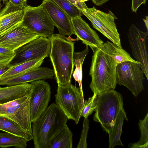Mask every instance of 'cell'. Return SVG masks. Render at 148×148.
<instances>
[{
    "label": "cell",
    "mask_w": 148,
    "mask_h": 148,
    "mask_svg": "<svg viewBox=\"0 0 148 148\" xmlns=\"http://www.w3.org/2000/svg\"><path fill=\"white\" fill-rule=\"evenodd\" d=\"M92 51L89 71L91 77L89 87L91 90L98 95L114 89L117 84L116 66L112 56L113 49L111 42L107 41Z\"/></svg>",
    "instance_id": "obj_1"
},
{
    "label": "cell",
    "mask_w": 148,
    "mask_h": 148,
    "mask_svg": "<svg viewBox=\"0 0 148 148\" xmlns=\"http://www.w3.org/2000/svg\"><path fill=\"white\" fill-rule=\"evenodd\" d=\"M49 38L51 43L49 57L56 82L58 85L71 84L74 66L75 42L59 34H53Z\"/></svg>",
    "instance_id": "obj_2"
},
{
    "label": "cell",
    "mask_w": 148,
    "mask_h": 148,
    "mask_svg": "<svg viewBox=\"0 0 148 148\" xmlns=\"http://www.w3.org/2000/svg\"><path fill=\"white\" fill-rule=\"evenodd\" d=\"M67 118L56 103H53L32 123V135L35 148H48L53 135L66 125Z\"/></svg>",
    "instance_id": "obj_3"
},
{
    "label": "cell",
    "mask_w": 148,
    "mask_h": 148,
    "mask_svg": "<svg viewBox=\"0 0 148 148\" xmlns=\"http://www.w3.org/2000/svg\"><path fill=\"white\" fill-rule=\"evenodd\" d=\"M96 105L93 120L99 123L108 133L114 126L119 112L123 108L122 96L114 89L110 90L97 95Z\"/></svg>",
    "instance_id": "obj_4"
},
{
    "label": "cell",
    "mask_w": 148,
    "mask_h": 148,
    "mask_svg": "<svg viewBox=\"0 0 148 148\" xmlns=\"http://www.w3.org/2000/svg\"><path fill=\"white\" fill-rule=\"evenodd\" d=\"M55 95L56 104L69 119L78 123L81 117L84 101L79 87L71 83L58 85Z\"/></svg>",
    "instance_id": "obj_5"
},
{
    "label": "cell",
    "mask_w": 148,
    "mask_h": 148,
    "mask_svg": "<svg viewBox=\"0 0 148 148\" xmlns=\"http://www.w3.org/2000/svg\"><path fill=\"white\" fill-rule=\"evenodd\" d=\"M83 15L90 21L93 27L102 33L112 42L121 47L120 35L115 20L117 19L110 10L106 12L97 9L94 6L87 7L82 10Z\"/></svg>",
    "instance_id": "obj_6"
},
{
    "label": "cell",
    "mask_w": 148,
    "mask_h": 148,
    "mask_svg": "<svg viewBox=\"0 0 148 148\" xmlns=\"http://www.w3.org/2000/svg\"><path fill=\"white\" fill-rule=\"evenodd\" d=\"M31 92V90L22 97L0 105V115L14 121L32 134L30 107Z\"/></svg>",
    "instance_id": "obj_7"
},
{
    "label": "cell",
    "mask_w": 148,
    "mask_h": 148,
    "mask_svg": "<svg viewBox=\"0 0 148 148\" xmlns=\"http://www.w3.org/2000/svg\"><path fill=\"white\" fill-rule=\"evenodd\" d=\"M22 24L40 36L49 38L53 34L54 24L42 3L25 8Z\"/></svg>",
    "instance_id": "obj_8"
},
{
    "label": "cell",
    "mask_w": 148,
    "mask_h": 148,
    "mask_svg": "<svg viewBox=\"0 0 148 148\" xmlns=\"http://www.w3.org/2000/svg\"><path fill=\"white\" fill-rule=\"evenodd\" d=\"M144 75L139 63L126 61L116 66V84L126 87L136 97L144 89Z\"/></svg>",
    "instance_id": "obj_9"
},
{
    "label": "cell",
    "mask_w": 148,
    "mask_h": 148,
    "mask_svg": "<svg viewBox=\"0 0 148 148\" xmlns=\"http://www.w3.org/2000/svg\"><path fill=\"white\" fill-rule=\"evenodd\" d=\"M51 43L49 38L40 36L18 48L10 63L14 66L30 60L46 58L49 55Z\"/></svg>",
    "instance_id": "obj_10"
},
{
    "label": "cell",
    "mask_w": 148,
    "mask_h": 148,
    "mask_svg": "<svg viewBox=\"0 0 148 148\" xmlns=\"http://www.w3.org/2000/svg\"><path fill=\"white\" fill-rule=\"evenodd\" d=\"M127 36L132 55L136 61L139 63L141 69L148 80L147 45L148 32H143L134 24H132L129 28Z\"/></svg>",
    "instance_id": "obj_11"
},
{
    "label": "cell",
    "mask_w": 148,
    "mask_h": 148,
    "mask_svg": "<svg viewBox=\"0 0 148 148\" xmlns=\"http://www.w3.org/2000/svg\"><path fill=\"white\" fill-rule=\"evenodd\" d=\"M32 85L30 107L32 122L37 119L46 110L50 100L51 88L42 80L31 82Z\"/></svg>",
    "instance_id": "obj_12"
},
{
    "label": "cell",
    "mask_w": 148,
    "mask_h": 148,
    "mask_svg": "<svg viewBox=\"0 0 148 148\" xmlns=\"http://www.w3.org/2000/svg\"><path fill=\"white\" fill-rule=\"evenodd\" d=\"M39 37L22 23L11 31L0 36V47L14 51Z\"/></svg>",
    "instance_id": "obj_13"
},
{
    "label": "cell",
    "mask_w": 148,
    "mask_h": 148,
    "mask_svg": "<svg viewBox=\"0 0 148 148\" xmlns=\"http://www.w3.org/2000/svg\"><path fill=\"white\" fill-rule=\"evenodd\" d=\"M42 3L59 34L64 36L74 34L71 18L52 0H43Z\"/></svg>",
    "instance_id": "obj_14"
},
{
    "label": "cell",
    "mask_w": 148,
    "mask_h": 148,
    "mask_svg": "<svg viewBox=\"0 0 148 148\" xmlns=\"http://www.w3.org/2000/svg\"><path fill=\"white\" fill-rule=\"evenodd\" d=\"M74 34L77 36L75 40H80L89 46L92 50L101 47L104 43L96 32L92 29L81 16L71 18Z\"/></svg>",
    "instance_id": "obj_15"
},
{
    "label": "cell",
    "mask_w": 148,
    "mask_h": 148,
    "mask_svg": "<svg viewBox=\"0 0 148 148\" xmlns=\"http://www.w3.org/2000/svg\"><path fill=\"white\" fill-rule=\"evenodd\" d=\"M54 75L53 70L47 67L35 68L19 75L0 80L1 85L11 86L32 82L39 80L51 79Z\"/></svg>",
    "instance_id": "obj_16"
},
{
    "label": "cell",
    "mask_w": 148,
    "mask_h": 148,
    "mask_svg": "<svg viewBox=\"0 0 148 148\" xmlns=\"http://www.w3.org/2000/svg\"><path fill=\"white\" fill-rule=\"evenodd\" d=\"M32 85L25 83L19 85L0 87V105L22 97L29 93L31 90Z\"/></svg>",
    "instance_id": "obj_17"
},
{
    "label": "cell",
    "mask_w": 148,
    "mask_h": 148,
    "mask_svg": "<svg viewBox=\"0 0 148 148\" xmlns=\"http://www.w3.org/2000/svg\"><path fill=\"white\" fill-rule=\"evenodd\" d=\"M25 10L16 11L0 16V36L22 23Z\"/></svg>",
    "instance_id": "obj_18"
},
{
    "label": "cell",
    "mask_w": 148,
    "mask_h": 148,
    "mask_svg": "<svg viewBox=\"0 0 148 148\" xmlns=\"http://www.w3.org/2000/svg\"><path fill=\"white\" fill-rule=\"evenodd\" d=\"M73 135L67 125H65L50 139L48 148H72Z\"/></svg>",
    "instance_id": "obj_19"
},
{
    "label": "cell",
    "mask_w": 148,
    "mask_h": 148,
    "mask_svg": "<svg viewBox=\"0 0 148 148\" xmlns=\"http://www.w3.org/2000/svg\"><path fill=\"white\" fill-rule=\"evenodd\" d=\"M128 121L126 113L123 108L119 112L114 126L108 133L109 136V148H113L117 145L124 146L121 140L124 121Z\"/></svg>",
    "instance_id": "obj_20"
},
{
    "label": "cell",
    "mask_w": 148,
    "mask_h": 148,
    "mask_svg": "<svg viewBox=\"0 0 148 148\" xmlns=\"http://www.w3.org/2000/svg\"><path fill=\"white\" fill-rule=\"evenodd\" d=\"M45 58L30 60L12 66L0 77V80L12 78L22 74L29 70L40 67Z\"/></svg>",
    "instance_id": "obj_21"
},
{
    "label": "cell",
    "mask_w": 148,
    "mask_h": 148,
    "mask_svg": "<svg viewBox=\"0 0 148 148\" xmlns=\"http://www.w3.org/2000/svg\"><path fill=\"white\" fill-rule=\"evenodd\" d=\"M0 130L22 137L28 141L33 138L32 134L25 131L14 121L1 115H0Z\"/></svg>",
    "instance_id": "obj_22"
},
{
    "label": "cell",
    "mask_w": 148,
    "mask_h": 148,
    "mask_svg": "<svg viewBox=\"0 0 148 148\" xmlns=\"http://www.w3.org/2000/svg\"><path fill=\"white\" fill-rule=\"evenodd\" d=\"M88 46L86 45L85 50L82 51L74 52L73 54V60L75 69L73 72V76L76 82H77L79 88L82 94H83L82 85V66L84 60L86 55L88 53Z\"/></svg>",
    "instance_id": "obj_23"
},
{
    "label": "cell",
    "mask_w": 148,
    "mask_h": 148,
    "mask_svg": "<svg viewBox=\"0 0 148 148\" xmlns=\"http://www.w3.org/2000/svg\"><path fill=\"white\" fill-rule=\"evenodd\" d=\"M28 141L22 137L8 132H0V147L25 148Z\"/></svg>",
    "instance_id": "obj_24"
},
{
    "label": "cell",
    "mask_w": 148,
    "mask_h": 148,
    "mask_svg": "<svg viewBox=\"0 0 148 148\" xmlns=\"http://www.w3.org/2000/svg\"><path fill=\"white\" fill-rule=\"evenodd\" d=\"M141 136L137 143L130 144V147L132 148H148V113L144 119L139 120L138 123Z\"/></svg>",
    "instance_id": "obj_25"
},
{
    "label": "cell",
    "mask_w": 148,
    "mask_h": 148,
    "mask_svg": "<svg viewBox=\"0 0 148 148\" xmlns=\"http://www.w3.org/2000/svg\"><path fill=\"white\" fill-rule=\"evenodd\" d=\"M72 18L83 14L82 10L68 0H52Z\"/></svg>",
    "instance_id": "obj_26"
},
{
    "label": "cell",
    "mask_w": 148,
    "mask_h": 148,
    "mask_svg": "<svg viewBox=\"0 0 148 148\" xmlns=\"http://www.w3.org/2000/svg\"><path fill=\"white\" fill-rule=\"evenodd\" d=\"M111 44L113 49L112 56L116 66L122 62L126 61L139 63L132 58L130 54L123 49L121 47L111 42Z\"/></svg>",
    "instance_id": "obj_27"
},
{
    "label": "cell",
    "mask_w": 148,
    "mask_h": 148,
    "mask_svg": "<svg viewBox=\"0 0 148 148\" xmlns=\"http://www.w3.org/2000/svg\"><path fill=\"white\" fill-rule=\"evenodd\" d=\"M27 2V0H8L4 7L0 11V16L25 9L28 6Z\"/></svg>",
    "instance_id": "obj_28"
},
{
    "label": "cell",
    "mask_w": 148,
    "mask_h": 148,
    "mask_svg": "<svg viewBox=\"0 0 148 148\" xmlns=\"http://www.w3.org/2000/svg\"><path fill=\"white\" fill-rule=\"evenodd\" d=\"M92 96L88 99L84 101V106L81 114V117L87 118L94 111L96 107V99L97 94L94 93Z\"/></svg>",
    "instance_id": "obj_29"
},
{
    "label": "cell",
    "mask_w": 148,
    "mask_h": 148,
    "mask_svg": "<svg viewBox=\"0 0 148 148\" xmlns=\"http://www.w3.org/2000/svg\"><path fill=\"white\" fill-rule=\"evenodd\" d=\"M89 121L87 118L84 119L82 131L80 140L77 146V148H86L87 147V137L89 128Z\"/></svg>",
    "instance_id": "obj_30"
},
{
    "label": "cell",
    "mask_w": 148,
    "mask_h": 148,
    "mask_svg": "<svg viewBox=\"0 0 148 148\" xmlns=\"http://www.w3.org/2000/svg\"><path fill=\"white\" fill-rule=\"evenodd\" d=\"M15 55L14 51L0 47V62L10 63Z\"/></svg>",
    "instance_id": "obj_31"
},
{
    "label": "cell",
    "mask_w": 148,
    "mask_h": 148,
    "mask_svg": "<svg viewBox=\"0 0 148 148\" xmlns=\"http://www.w3.org/2000/svg\"><path fill=\"white\" fill-rule=\"evenodd\" d=\"M146 0H132L131 7L132 12L136 13L139 7L142 4H145Z\"/></svg>",
    "instance_id": "obj_32"
},
{
    "label": "cell",
    "mask_w": 148,
    "mask_h": 148,
    "mask_svg": "<svg viewBox=\"0 0 148 148\" xmlns=\"http://www.w3.org/2000/svg\"><path fill=\"white\" fill-rule=\"evenodd\" d=\"M78 7L81 10L87 7V5L82 0H68Z\"/></svg>",
    "instance_id": "obj_33"
},
{
    "label": "cell",
    "mask_w": 148,
    "mask_h": 148,
    "mask_svg": "<svg viewBox=\"0 0 148 148\" xmlns=\"http://www.w3.org/2000/svg\"><path fill=\"white\" fill-rule=\"evenodd\" d=\"M10 63H0V77L12 67Z\"/></svg>",
    "instance_id": "obj_34"
},
{
    "label": "cell",
    "mask_w": 148,
    "mask_h": 148,
    "mask_svg": "<svg viewBox=\"0 0 148 148\" xmlns=\"http://www.w3.org/2000/svg\"><path fill=\"white\" fill-rule=\"evenodd\" d=\"M92 2L96 5L101 6L109 0H91Z\"/></svg>",
    "instance_id": "obj_35"
},
{
    "label": "cell",
    "mask_w": 148,
    "mask_h": 148,
    "mask_svg": "<svg viewBox=\"0 0 148 148\" xmlns=\"http://www.w3.org/2000/svg\"><path fill=\"white\" fill-rule=\"evenodd\" d=\"M146 28H147V32L148 31V16H147L145 17V19H143Z\"/></svg>",
    "instance_id": "obj_36"
},
{
    "label": "cell",
    "mask_w": 148,
    "mask_h": 148,
    "mask_svg": "<svg viewBox=\"0 0 148 148\" xmlns=\"http://www.w3.org/2000/svg\"><path fill=\"white\" fill-rule=\"evenodd\" d=\"M3 2V0H0V11L1 10V9L2 6V5L1 4V2Z\"/></svg>",
    "instance_id": "obj_37"
},
{
    "label": "cell",
    "mask_w": 148,
    "mask_h": 148,
    "mask_svg": "<svg viewBox=\"0 0 148 148\" xmlns=\"http://www.w3.org/2000/svg\"><path fill=\"white\" fill-rule=\"evenodd\" d=\"M8 0H3V4H5L7 2Z\"/></svg>",
    "instance_id": "obj_38"
},
{
    "label": "cell",
    "mask_w": 148,
    "mask_h": 148,
    "mask_svg": "<svg viewBox=\"0 0 148 148\" xmlns=\"http://www.w3.org/2000/svg\"><path fill=\"white\" fill-rule=\"evenodd\" d=\"M88 0H82V1L84 2H85L86 1H88Z\"/></svg>",
    "instance_id": "obj_39"
},
{
    "label": "cell",
    "mask_w": 148,
    "mask_h": 148,
    "mask_svg": "<svg viewBox=\"0 0 148 148\" xmlns=\"http://www.w3.org/2000/svg\"><path fill=\"white\" fill-rule=\"evenodd\" d=\"M4 62H0V63H3Z\"/></svg>",
    "instance_id": "obj_40"
},
{
    "label": "cell",
    "mask_w": 148,
    "mask_h": 148,
    "mask_svg": "<svg viewBox=\"0 0 148 148\" xmlns=\"http://www.w3.org/2000/svg\"><path fill=\"white\" fill-rule=\"evenodd\" d=\"M1 85L0 84V87H1Z\"/></svg>",
    "instance_id": "obj_41"
},
{
    "label": "cell",
    "mask_w": 148,
    "mask_h": 148,
    "mask_svg": "<svg viewBox=\"0 0 148 148\" xmlns=\"http://www.w3.org/2000/svg\"></svg>",
    "instance_id": "obj_42"
}]
</instances>
